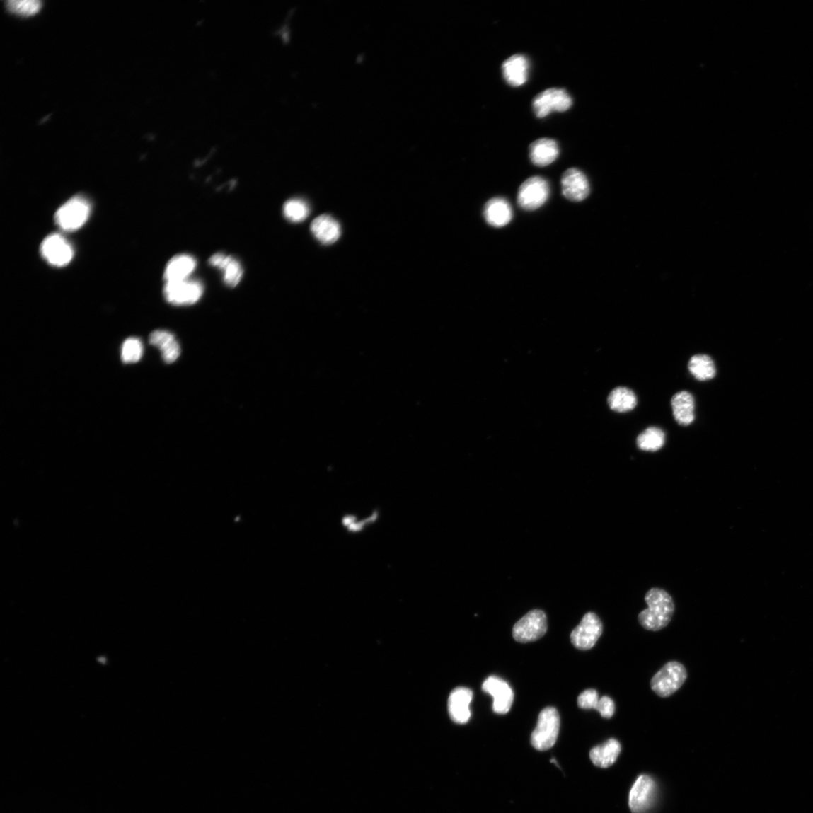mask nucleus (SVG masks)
Here are the masks:
<instances>
[{"label": "nucleus", "mask_w": 813, "mask_h": 813, "mask_svg": "<svg viewBox=\"0 0 813 813\" xmlns=\"http://www.w3.org/2000/svg\"><path fill=\"white\" fill-rule=\"evenodd\" d=\"M647 608L638 616L640 625L646 630L659 631L670 623L675 612L673 598L661 588H652L645 596Z\"/></svg>", "instance_id": "f257e3e1"}, {"label": "nucleus", "mask_w": 813, "mask_h": 813, "mask_svg": "<svg viewBox=\"0 0 813 813\" xmlns=\"http://www.w3.org/2000/svg\"><path fill=\"white\" fill-rule=\"evenodd\" d=\"M560 727L558 711L553 707L542 710L538 724L531 736V744L538 751H544L555 745Z\"/></svg>", "instance_id": "f03ea898"}, {"label": "nucleus", "mask_w": 813, "mask_h": 813, "mask_svg": "<svg viewBox=\"0 0 813 813\" xmlns=\"http://www.w3.org/2000/svg\"><path fill=\"white\" fill-rule=\"evenodd\" d=\"M687 678V669L684 665L677 662H670L653 676L651 688L657 696L667 698L679 691Z\"/></svg>", "instance_id": "7ed1b4c3"}, {"label": "nucleus", "mask_w": 813, "mask_h": 813, "mask_svg": "<svg viewBox=\"0 0 813 813\" xmlns=\"http://www.w3.org/2000/svg\"><path fill=\"white\" fill-rule=\"evenodd\" d=\"M91 214V204L84 197L69 199L57 211V225L66 231H74L85 225Z\"/></svg>", "instance_id": "20e7f679"}, {"label": "nucleus", "mask_w": 813, "mask_h": 813, "mask_svg": "<svg viewBox=\"0 0 813 813\" xmlns=\"http://www.w3.org/2000/svg\"><path fill=\"white\" fill-rule=\"evenodd\" d=\"M202 282L188 279L182 281L168 282L163 288L165 299L175 306H190L197 303L204 294Z\"/></svg>", "instance_id": "39448f33"}, {"label": "nucleus", "mask_w": 813, "mask_h": 813, "mask_svg": "<svg viewBox=\"0 0 813 813\" xmlns=\"http://www.w3.org/2000/svg\"><path fill=\"white\" fill-rule=\"evenodd\" d=\"M548 630L547 617L543 611H530L513 628L514 640L521 643L534 642L543 636Z\"/></svg>", "instance_id": "423d86ee"}, {"label": "nucleus", "mask_w": 813, "mask_h": 813, "mask_svg": "<svg viewBox=\"0 0 813 813\" xmlns=\"http://www.w3.org/2000/svg\"><path fill=\"white\" fill-rule=\"evenodd\" d=\"M550 195L549 184L541 176H533L520 187L517 195V204L526 211H534L547 202Z\"/></svg>", "instance_id": "0eeeda50"}, {"label": "nucleus", "mask_w": 813, "mask_h": 813, "mask_svg": "<svg viewBox=\"0 0 813 813\" xmlns=\"http://www.w3.org/2000/svg\"><path fill=\"white\" fill-rule=\"evenodd\" d=\"M604 631L603 623L594 612H588L580 625L571 633L570 639L576 649L587 651L596 645Z\"/></svg>", "instance_id": "6e6552de"}, {"label": "nucleus", "mask_w": 813, "mask_h": 813, "mask_svg": "<svg viewBox=\"0 0 813 813\" xmlns=\"http://www.w3.org/2000/svg\"><path fill=\"white\" fill-rule=\"evenodd\" d=\"M572 104V100L567 91L561 88H550L541 92L533 101V108L536 115L542 119L552 112H565Z\"/></svg>", "instance_id": "1a4fd4ad"}, {"label": "nucleus", "mask_w": 813, "mask_h": 813, "mask_svg": "<svg viewBox=\"0 0 813 813\" xmlns=\"http://www.w3.org/2000/svg\"><path fill=\"white\" fill-rule=\"evenodd\" d=\"M41 253L49 264L55 267L67 265L74 255L71 244L57 233L51 234L43 241Z\"/></svg>", "instance_id": "9d476101"}, {"label": "nucleus", "mask_w": 813, "mask_h": 813, "mask_svg": "<svg viewBox=\"0 0 813 813\" xmlns=\"http://www.w3.org/2000/svg\"><path fill=\"white\" fill-rule=\"evenodd\" d=\"M656 784L650 776L641 775L635 782L629 796V806L633 813H645L655 801Z\"/></svg>", "instance_id": "9b49d317"}, {"label": "nucleus", "mask_w": 813, "mask_h": 813, "mask_svg": "<svg viewBox=\"0 0 813 813\" xmlns=\"http://www.w3.org/2000/svg\"><path fill=\"white\" fill-rule=\"evenodd\" d=\"M482 689L493 698L494 713L504 715L509 712L514 693L508 683L499 677L490 676L483 683Z\"/></svg>", "instance_id": "f8f14e48"}, {"label": "nucleus", "mask_w": 813, "mask_h": 813, "mask_svg": "<svg viewBox=\"0 0 813 813\" xmlns=\"http://www.w3.org/2000/svg\"><path fill=\"white\" fill-rule=\"evenodd\" d=\"M563 195L573 202H580L590 194V184L586 175L579 169L570 168L563 174Z\"/></svg>", "instance_id": "ddd939ff"}, {"label": "nucleus", "mask_w": 813, "mask_h": 813, "mask_svg": "<svg viewBox=\"0 0 813 813\" xmlns=\"http://www.w3.org/2000/svg\"><path fill=\"white\" fill-rule=\"evenodd\" d=\"M473 698V691L466 688H457L451 692L449 699V712L454 722L466 724L469 721V705Z\"/></svg>", "instance_id": "4468645a"}, {"label": "nucleus", "mask_w": 813, "mask_h": 813, "mask_svg": "<svg viewBox=\"0 0 813 813\" xmlns=\"http://www.w3.org/2000/svg\"><path fill=\"white\" fill-rule=\"evenodd\" d=\"M209 263L210 265L217 267L223 272L224 282L229 287H237L243 275L241 264L235 258L224 253H216L212 255Z\"/></svg>", "instance_id": "2eb2a0df"}, {"label": "nucleus", "mask_w": 813, "mask_h": 813, "mask_svg": "<svg viewBox=\"0 0 813 813\" xmlns=\"http://www.w3.org/2000/svg\"><path fill=\"white\" fill-rule=\"evenodd\" d=\"M502 69L503 76L509 85L519 87L526 83L529 71V63L526 56H512L503 63Z\"/></svg>", "instance_id": "dca6fc26"}, {"label": "nucleus", "mask_w": 813, "mask_h": 813, "mask_svg": "<svg viewBox=\"0 0 813 813\" xmlns=\"http://www.w3.org/2000/svg\"><path fill=\"white\" fill-rule=\"evenodd\" d=\"M559 154V146L555 139H539L529 146L530 160L538 167L548 166L558 158Z\"/></svg>", "instance_id": "f3484780"}, {"label": "nucleus", "mask_w": 813, "mask_h": 813, "mask_svg": "<svg viewBox=\"0 0 813 813\" xmlns=\"http://www.w3.org/2000/svg\"><path fill=\"white\" fill-rule=\"evenodd\" d=\"M484 217L490 226L502 228L512 221L513 212L508 200L495 197L489 200L484 209Z\"/></svg>", "instance_id": "a211bd4d"}, {"label": "nucleus", "mask_w": 813, "mask_h": 813, "mask_svg": "<svg viewBox=\"0 0 813 813\" xmlns=\"http://www.w3.org/2000/svg\"><path fill=\"white\" fill-rule=\"evenodd\" d=\"M197 267L196 259L187 254H181L171 259L164 270L166 282L182 281L190 279Z\"/></svg>", "instance_id": "6ab92c4d"}, {"label": "nucleus", "mask_w": 813, "mask_h": 813, "mask_svg": "<svg viewBox=\"0 0 813 813\" xmlns=\"http://www.w3.org/2000/svg\"><path fill=\"white\" fill-rule=\"evenodd\" d=\"M149 343L160 350L163 361L171 364L178 359L181 349L175 336L164 330H157L149 335Z\"/></svg>", "instance_id": "aec40b11"}, {"label": "nucleus", "mask_w": 813, "mask_h": 813, "mask_svg": "<svg viewBox=\"0 0 813 813\" xmlns=\"http://www.w3.org/2000/svg\"><path fill=\"white\" fill-rule=\"evenodd\" d=\"M671 406L676 421L682 427H688L694 421L695 402L691 393L681 391L671 398Z\"/></svg>", "instance_id": "412c9836"}, {"label": "nucleus", "mask_w": 813, "mask_h": 813, "mask_svg": "<svg viewBox=\"0 0 813 813\" xmlns=\"http://www.w3.org/2000/svg\"><path fill=\"white\" fill-rule=\"evenodd\" d=\"M311 229L314 237L325 245L335 243L341 234L339 223L328 215L316 218L311 224Z\"/></svg>", "instance_id": "4be33fe9"}, {"label": "nucleus", "mask_w": 813, "mask_h": 813, "mask_svg": "<svg viewBox=\"0 0 813 813\" xmlns=\"http://www.w3.org/2000/svg\"><path fill=\"white\" fill-rule=\"evenodd\" d=\"M621 751L620 742L616 739H610L605 744L592 749L590 757L595 766L600 768H607L617 761Z\"/></svg>", "instance_id": "5701e85b"}, {"label": "nucleus", "mask_w": 813, "mask_h": 813, "mask_svg": "<svg viewBox=\"0 0 813 813\" xmlns=\"http://www.w3.org/2000/svg\"><path fill=\"white\" fill-rule=\"evenodd\" d=\"M608 403L612 410L618 413H626L638 405V398L634 392L627 387H617L612 391L608 398Z\"/></svg>", "instance_id": "b1692460"}, {"label": "nucleus", "mask_w": 813, "mask_h": 813, "mask_svg": "<svg viewBox=\"0 0 813 813\" xmlns=\"http://www.w3.org/2000/svg\"><path fill=\"white\" fill-rule=\"evenodd\" d=\"M688 370L695 379L700 381L712 380L716 375L714 361L708 355L698 354L691 358Z\"/></svg>", "instance_id": "393cba45"}, {"label": "nucleus", "mask_w": 813, "mask_h": 813, "mask_svg": "<svg viewBox=\"0 0 813 813\" xmlns=\"http://www.w3.org/2000/svg\"><path fill=\"white\" fill-rule=\"evenodd\" d=\"M665 440V433L662 429L650 427L638 436L636 443L643 451L656 452L662 449Z\"/></svg>", "instance_id": "a878e982"}, {"label": "nucleus", "mask_w": 813, "mask_h": 813, "mask_svg": "<svg viewBox=\"0 0 813 813\" xmlns=\"http://www.w3.org/2000/svg\"><path fill=\"white\" fill-rule=\"evenodd\" d=\"M310 207L304 200L294 198L289 200L284 207V217L291 222L299 223L304 221L310 214Z\"/></svg>", "instance_id": "bb28decb"}, {"label": "nucleus", "mask_w": 813, "mask_h": 813, "mask_svg": "<svg viewBox=\"0 0 813 813\" xmlns=\"http://www.w3.org/2000/svg\"><path fill=\"white\" fill-rule=\"evenodd\" d=\"M42 6L39 0H8L6 6L10 13L21 16H31L38 13Z\"/></svg>", "instance_id": "cd10ccee"}, {"label": "nucleus", "mask_w": 813, "mask_h": 813, "mask_svg": "<svg viewBox=\"0 0 813 813\" xmlns=\"http://www.w3.org/2000/svg\"><path fill=\"white\" fill-rule=\"evenodd\" d=\"M144 355V345L142 341L136 338H129L123 343L122 347V359L124 363H135L139 362Z\"/></svg>", "instance_id": "c85d7f7f"}, {"label": "nucleus", "mask_w": 813, "mask_h": 813, "mask_svg": "<svg viewBox=\"0 0 813 813\" xmlns=\"http://www.w3.org/2000/svg\"><path fill=\"white\" fill-rule=\"evenodd\" d=\"M599 700L598 692L594 689H588L580 695L578 705L583 710H596Z\"/></svg>", "instance_id": "c756f323"}, {"label": "nucleus", "mask_w": 813, "mask_h": 813, "mask_svg": "<svg viewBox=\"0 0 813 813\" xmlns=\"http://www.w3.org/2000/svg\"><path fill=\"white\" fill-rule=\"evenodd\" d=\"M597 710L601 716L604 718H611L613 717L616 712V704L613 700L608 696H604L600 698L596 706Z\"/></svg>", "instance_id": "7c9ffc66"}]
</instances>
